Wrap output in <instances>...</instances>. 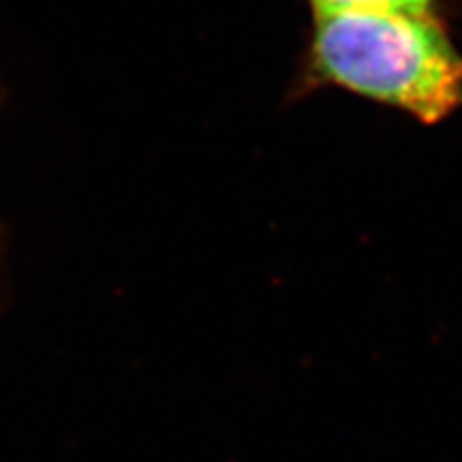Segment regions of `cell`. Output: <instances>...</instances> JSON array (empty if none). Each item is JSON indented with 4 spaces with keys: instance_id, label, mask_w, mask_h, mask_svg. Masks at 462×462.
Here are the masks:
<instances>
[{
    "instance_id": "1",
    "label": "cell",
    "mask_w": 462,
    "mask_h": 462,
    "mask_svg": "<svg viewBox=\"0 0 462 462\" xmlns=\"http://www.w3.org/2000/svg\"><path fill=\"white\" fill-rule=\"evenodd\" d=\"M309 78L398 109L421 125L443 123L462 107V54L437 14H313Z\"/></svg>"
},
{
    "instance_id": "2",
    "label": "cell",
    "mask_w": 462,
    "mask_h": 462,
    "mask_svg": "<svg viewBox=\"0 0 462 462\" xmlns=\"http://www.w3.org/2000/svg\"><path fill=\"white\" fill-rule=\"evenodd\" d=\"M313 14L349 9H407L435 14V0H309Z\"/></svg>"
}]
</instances>
